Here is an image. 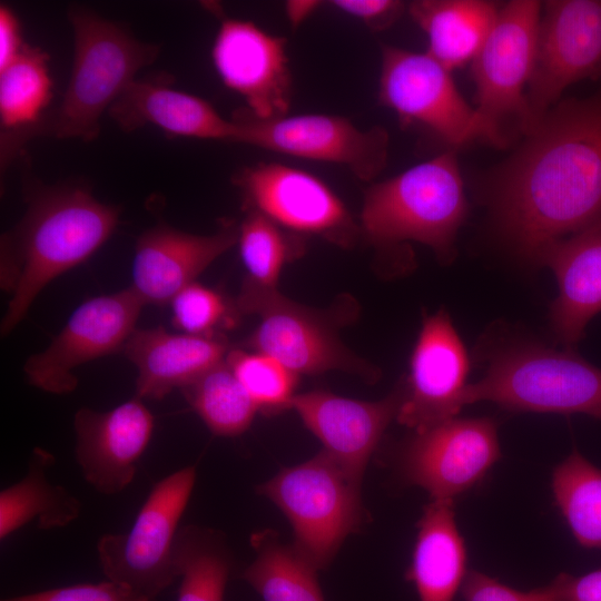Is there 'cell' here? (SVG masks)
<instances>
[{"label":"cell","mask_w":601,"mask_h":601,"mask_svg":"<svg viewBox=\"0 0 601 601\" xmlns=\"http://www.w3.org/2000/svg\"><path fill=\"white\" fill-rule=\"evenodd\" d=\"M196 475V466L189 465L165 476L152 486L127 532L100 536L97 553L107 580L156 601L178 579L174 545Z\"/></svg>","instance_id":"cell-8"},{"label":"cell","mask_w":601,"mask_h":601,"mask_svg":"<svg viewBox=\"0 0 601 601\" xmlns=\"http://www.w3.org/2000/svg\"><path fill=\"white\" fill-rule=\"evenodd\" d=\"M53 464L55 457L49 451L35 447L26 475L0 492L1 541L31 520H37L39 529L52 530L63 528L79 516L80 501L47 477V471Z\"/></svg>","instance_id":"cell-26"},{"label":"cell","mask_w":601,"mask_h":601,"mask_svg":"<svg viewBox=\"0 0 601 601\" xmlns=\"http://www.w3.org/2000/svg\"><path fill=\"white\" fill-rule=\"evenodd\" d=\"M173 323L184 333L213 336L231 321L227 300L196 282L183 288L170 302Z\"/></svg>","instance_id":"cell-34"},{"label":"cell","mask_w":601,"mask_h":601,"mask_svg":"<svg viewBox=\"0 0 601 601\" xmlns=\"http://www.w3.org/2000/svg\"><path fill=\"white\" fill-rule=\"evenodd\" d=\"M174 560L180 580L177 601H224L233 558L220 532L195 524L179 528Z\"/></svg>","instance_id":"cell-27"},{"label":"cell","mask_w":601,"mask_h":601,"mask_svg":"<svg viewBox=\"0 0 601 601\" xmlns=\"http://www.w3.org/2000/svg\"><path fill=\"white\" fill-rule=\"evenodd\" d=\"M412 562L405 579L420 601H453L466 575V549L455 522L453 501L432 500L417 522Z\"/></svg>","instance_id":"cell-24"},{"label":"cell","mask_w":601,"mask_h":601,"mask_svg":"<svg viewBox=\"0 0 601 601\" xmlns=\"http://www.w3.org/2000/svg\"><path fill=\"white\" fill-rule=\"evenodd\" d=\"M585 79L601 80V1L543 2L526 91L531 129L569 86Z\"/></svg>","instance_id":"cell-11"},{"label":"cell","mask_w":601,"mask_h":601,"mask_svg":"<svg viewBox=\"0 0 601 601\" xmlns=\"http://www.w3.org/2000/svg\"><path fill=\"white\" fill-rule=\"evenodd\" d=\"M552 491L578 543L601 549V470L574 449L553 470Z\"/></svg>","instance_id":"cell-30"},{"label":"cell","mask_w":601,"mask_h":601,"mask_svg":"<svg viewBox=\"0 0 601 601\" xmlns=\"http://www.w3.org/2000/svg\"><path fill=\"white\" fill-rule=\"evenodd\" d=\"M26 43L21 38L20 23L14 12L7 6H0V69L9 65Z\"/></svg>","instance_id":"cell-39"},{"label":"cell","mask_w":601,"mask_h":601,"mask_svg":"<svg viewBox=\"0 0 601 601\" xmlns=\"http://www.w3.org/2000/svg\"><path fill=\"white\" fill-rule=\"evenodd\" d=\"M466 213L456 155L445 151L371 185L364 195L359 227L377 246L414 240L432 248L442 262H451Z\"/></svg>","instance_id":"cell-3"},{"label":"cell","mask_w":601,"mask_h":601,"mask_svg":"<svg viewBox=\"0 0 601 601\" xmlns=\"http://www.w3.org/2000/svg\"><path fill=\"white\" fill-rule=\"evenodd\" d=\"M535 264L549 266L556 277L551 327L564 348L572 351L601 312V221L552 243Z\"/></svg>","instance_id":"cell-21"},{"label":"cell","mask_w":601,"mask_h":601,"mask_svg":"<svg viewBox=\"0 0 601 601\" xmlns=\"http://www.w3.org/2000/svg\"><path fill=\"white\" fill-rule=\"evenodd\" d=\"M52 87L47 53L24 45L0 69V124L4 136L40 126L42 112L52 98Z\"/></svg>","instance_id":"cell-29"},{"label":"cell","mask_w":601,"mask_h":601,"mask_svg":"<svg viewBox=\"0 0 601 601\" xmlns=\"http://www.w3.org/2000/svg\"><path fill=\"white\" fill-rule=\"evenodd\" d=\"M470 358L444 309L423 319L414 345L404 396L396 416L415 433L457 417L465 406Z\"/></svg>","instance_id":"cell-16"},{"label":"cell","mask_w":601,"mask_h":601,"mask_svg":"<svg viewBox=\"0 0 601 601\" xmlns=\"http://www.w3.org/2000/svg\"><path fill=\"white\" fill-rule=\"evenodd\" d=\"M68 18L73 31L71 75L55 119L42 129L57 138L90 141L100 131L101 115L137 72L157 59L159 47L81 7H71Z\"/></svg>","instance_id":"cell-4"},{"label":"cell","mask_w":601,"mask_h":601,"mask_svg":"<svg viewBox=\"0 0 601 601\" xmlns=\"http://www.w3.org/2000/svg\"><path fill=\"white\" fill-rule=\"evenodd\" d=\"M108 111L125 131L154 125L181 137L231 142L235 138L230 119L203 98L173 89L164 80H134Z\"/></svg>","instance_id":"cell-23"},{"label":"cell","mask_w":601,"mask_h":601,"mask_svg":"<svg viewBox=\"0 0 601 601\" xmlns=\"http://www.w3.org/2000/svg\"><path fill=\"white\" fill-rule=\"evenodd\" d=\"M254 561L240 578L264 601H325L317 580V570L294 548L280 543L265 531L252 536Z\"/></svg>","instance_id":"cell-28"},{"label":"cell","mask_w":601,"mask_h":601,"mask_svg":"<svg viewBox=\"0 0 601 601\" xmlns=\"http://www.w3.org/2000/svg\"><path fill=\"white\" fill-rule=\"evenodd\" d=\"M501 456L496 424L489 417H454L415 435L403 447L404 480L432 500H451L477 484Z\"/></svg>","instance_id":"cell-15"},{"label":"cell","mask_w":601,"mask_h":601,"mask_svg":"<svg viewBox=\"0 0 601 601\" xmlns=\"http://www.w3.org/2000/svg\"><path fill=\"white\" fill-rule=\"evenodd\" d=\"M496 225L536 263L552 243L601 221V86L555 104L487 179Z\"/></svg>","instance_id":"cell-1"},{"label":"cell","mask_w":601,"mask_h":601,"mask_svg":"<svg viewBox=\"0 0 601 601\" xmlns=\"http://www.w3.org/2000/svg\"><path fill=\"white\" fill-rule=\"evenodd\" d=\"M378 99L403 122L422 125L454 147L481 138L475 108L427 52L383 46Z\"/></svg>","instance_id":"cell-12"},{"label":"cell","mask_w":601,"mask_h":601,"mask_svg":"<svg viewBox=\"0 0 601 601\" xmlns=\"http://www.w3.org/2000/svg\"><path fill=\"white\" fill-rule=\"evenodd\" d=\"M362 483L354 480L326 451L280 470L260 484L288 519L294 548L317 571L334 560L344 540L364 523Z\"/></svg>","instance_id":"cell-6"},{"label":"cell","mask_w":601,"mask_h":601,"mask_svg":"<svg viewBox=\"0 0 601 601\" xmlns=\"http://www.w3.org/2000/svg\"><path fill=\"white\" fill-rule=\"evenodd\" d=\"M1 601H149L124 584L107 580L2 599Z\"/></svg>","instance_id":"cell-35"},{"label":"cell","mask_w":601,"mask_h":601,"mask_svg":"<svg viewBox=\"0 0 601 601\" xmlns=\"http://www.w3.org/2000/svg\"><path fill=\"white\" fill-rule=\"evenodd\" d=\"M238 240V227L226 225L211 235H194L166 224L142 233L136 243L132 289L145 304L162 305Z\"/></svg>","instance_id":"cell-20"},{"label":"cell","mask_w":601,"mask_h":601,"mask_svg":"<svg viewBox=\"0 0 601 601\" xmlns=\"http://www.w3.org/2000/svg\"><path fill=\"white\" fill-rule=\"evenodd\" d=\"M27 211L1 242L2 273L14 289L1 323L8 335L37 295L57 276L80 265L111 236L120 209L83 186L32 184Z\"/></svg>","instance_id":"cell-2"},{"label":"cell","mask_w":601,"mask_h":601,"mask_svg":"<svg viewBox=\"0 0 601 601\" xmlns=\"http://www.w3.org/2000/svg\"><path fill=\"white\" fill-rule=\"evenodd\" d=\"M122 351L138 370L136 393L140 400H161L183 388L225 361L229 352L219 334H174L162 327L136 329Z\"/></svg>","instance_id":"cell-22"},{"label":"cell","mask_w":601,"mask_h":601,"mask_svg":"<svg viewBox=\"0 0 601 601\" xmlns=\"http://www.w3.org/2000/svg\"><path fill=\"white\" fill-rule=\"evenodd\" d=\"M144 305L131 286L86 300L51 344L27 359L23 372L28 382L52 394L72 392L78 384L73 368L124 349Z\"/></svg>","instance_id":"cell-14"},{"label":"cell","mask_w":601,"mask_h":601,"mask_svg":"<svg viewBox=\"0 0 601 601\" xmlns=\"http://www.w3.org/2000/svg\"><path fill=\"white\" fill-rule=\"evenodd\" d=\"M331 3L361 20L373 31L391 27L405 8L404 2L397 0H334Z\"/></svg>","instance_id":"cell-37"},{"label":"cell","mask_w":601,"mask_h":601,"mask_svg":"<svg viewBox=\"0 0 601 601\" xmlns=\"http://www.w3.org/2000/svg\"><path fill=\"white\" fill-rule=\"evenodd\" d=\"M542 3L512 0L472 61L481 138L497 147L525 136L532 126L526 91L533 71Z\"/></svg>","instance_id":"cell-7"},{"label":"cell","mask_w":601,"mask_h":601,"mask_svg":"<svg viewBox=\"0 0 601 601\" xmlns=\"http://www.w3.org/2000/svg\"><path fill=\"white\" fill-rule=\"evenodd\" d=\"M75 456L83 479L105 495L134 480L154 431V416L139 397L98 412L81 407L73 417Z\"/></svg>","instance_id":"cell-18"},{"label":"cell","mask_w":601,"mask_h":601,"mask_svg":"<svg viewBox=\"0 0 601 601\" xmlns=\"http://www.w3.org/2000/svg\"><path fill=\"white\" fill-rule=\"evenodd\" d=\"M213 65L224 85L240 95L260 119L287 115L292 75L286 39L257 24L223 19L211 47Z\"/></svg>","instance_id":"cell-17"},{"label":"cell","mask_w":601,"mask_h":601,"mask_svg":"<svg viewBox=\"0 0 601 601\" xmlns=\"http://www.w3.org/2000/svg\"><path fill=\"white\" fill-rule=\"evenodd\" d=\"M236 307L260 318L246 347L276 358L297 375L333 370L366 378L375 374L372 366L341 343L325 317L289 300L277 289L244 283Z\"/></svg>","instance_id":"cell-10"},{"label":"cell","mask_w":601,"mask_h":601,"mask_svg":"<svg viewBox=\"0 0 601 601\" xmlns=\"http://www.w3.org/2000/svg\"><path fill=\"white\" fill-rule=\"evenodd\" d=\"M404 396V383L388 396L367 402L326 391L295 394L288 408L323 443L334 460L362 483L366 465Z\"/></svg>","instance_id":"cell-19"},{"label":"cell","mask_w":601,"mask_h":601,"mask_svg":"<svg viewBox=\"0 0 601 601\" xmlns=\"http://www.w3.org/2000/svg\"><path fill=\"white\" fill-rule=\"evenodd\" d=\"M499 9L485 0H417L408 6L413 20L426 35L427 53L450 71L473 61Z\"/></svg>","instance_id":"cell-25"},{"label":"cell","mask_w":601,"mask_h":601,"mask_svg":"<svg viewBox=\"0 0 601 601\" xmlns=\"http://www.w3.org/2000/svg\"><path fill=\"white\" fill-rule=\"evenodd\" d=\"M480 401L513 411L601 420V368L570 349L514 343L497 349L481 380L467 384L464 405Z\"/></svg>","instance_id":"cell-5"},{"label":"cell","mask_w":601,"mask_h":601,"mask_svg":"<svg viewBox=\"0 0 601 601\" xmlns=\"http://www.w3.org/2000/svg\"><path fill=\"white\" fill-rule=\"evenodd\" d=\"M461 593L464 601H558L552 582L523 592L476 570L466 572Z\"/></svg>","instance_id":"cell-36"},{"label":"cell","mask_w":601,"mask_h":601,"mask_svg":"<svg viewBox=\"0 0 601 601\" xmlns=\"http://www.w3.org/2000/svg\"><path fill=\"white\" fill-rule=\"evenodd\" d=\"M225 361L258 411L273 413L288 408L297 374L276 358L255 351L230 349Z\"/></svg>","instance_id":"cell-33"},{"label":"cell","mask_w":601,"mask_h":601,"mask_svg":"<svg viewBox=\"0 0 601 601\" xmlns=\"http://www.w3.org/2000/svg\"><path fill=\"white\" fill-rule=\"evenodd\" d=\"M230 120L234 142L342 165L364 181L375 179L387 161V131L382 127L359 129L344 117L305 114L260 119L243 108Z\"/></svg>","instance_id":"cell-9"},{"label":"cell","mask_w":601,"mask_h":601,"mask_svg":"<svg viewBox=\"0 0 601 601\" xmlns=\"http://www.w3.org/2000/svg\"><path fill=\"white\" fill-rule=\"evenodd\" d=\"M319 3V1H288L286 14L289 23L294 27L298 26L317 9Z\"/></svg>","instance_id":"cell-40"},{"label":"cell","mask_w":601,"mask_h":601,"mask_svg":"<svg viewBox=\"0 0 601 601\" xmlns=\"http://www.w3.org/2000/svg\"><path fill=\"white\" fill-rule=\"evenodd\" d=\"M552 584L558 601H601V569L579 577L560 573Z\"/></svg>","instance_id":"cell-38"},{"label":"cell","mask_w":601,"mask_h":601,"mask_svg":"<svg viewBox=\"0 0 601 601\" xmlns=\"http://www.w3.org/2000/svg\"><path fill=\"white\" fill-rule=\"evenodd\" d=\"M247 209L257 210L282 228L352 246L361 227L342 199L309 171L279 162H260L236 175Z\"/></svg>","instance_id":"cell-13"},{"label":"cell","mask_w":601,"mask_h":601,"mask_svg":"<svg viewBox=\"0 0 601 601\" xmlns=\"http://www.w3.org/2000/svg\"><path fill=\"white\" fill-rule=\"evenodd\" d=\"M180 391L211 433L218 436L240 435L250 426L258 412L226 361Z\"/></svg>","instance_id":"cell-31"},{"label":"cell","mask_w":601,"mask_h":601,"mask_svg":"<svg viewBox=\"0 0 601 601\" xmlns=\"http://www.w3.org/2000/svg\"><path fill=\"white\" fill-rule=\"evenodd\" d=\"M240 256L248 273L244 283L277 289V282L290 256L288 236L280 226L257 210L247 209L238 227Z\"/></svg>","instance_id":"cell-32"}]
</instances>
